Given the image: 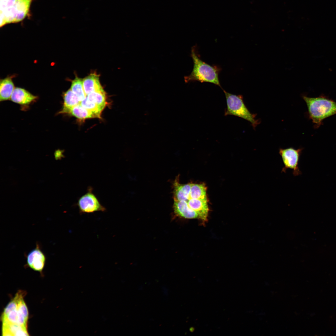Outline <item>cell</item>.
<instances>
[{
  "label": "cell",
  "instance_id": "6da1fadb",
  "mask_svg": "<svg viewBox=\"0 0 336 336\" xmlns=\"http://www.w3.org/2000/svg\"><path fill=\"white\" fill-rule=\"evenodd\" d=\"M190 55L193 62V68L189 75L184 76L185 82H209L221 87L219 78L221 68L217 65H211L202 60L199 57L195 46L192 47Z\"/></svg>",
  "mask_w": 336,
  "mask_h": 336
},
{
  "label": "cell",
  "instance_id": "7a4b0ae2",
  "mask_svg": "<svg viewBox=\"0 0 336 336\" xmlns=\"http://www.w3.org/2000/svg\"><path fill=\"white\" fill-rule=\"evenodd\" d=\"M307 106L309 118L317 128L325 119L336 114V102L324 96L310 97L303 96Z\"/></svg>",
  "mask_w": 336,
  "mask_h": 336
},
{
  "label": "cell",
  "instance_id": "3957f363",
  "mask_svg": "<svg viewBox=\"0 0 336 336\" xmlns=\"http://www.w3.org/2000/svg\"><path fill=\"white\" fill-rule=\"evenodd\" d=\"M32 0H4L1 14L7 24L19 22L29 12Z\"/></svg>",
  "mask_w": 336,
  "mask_h": 336
},
{
  "label": "cell",
  "instance_id": "277c9868",
  "mask_svg": "<svg viewBox=\"0 0 336 336\" xmlns=\"http://www.w3.org/2000/svg\"><path fill=\"white\" fill-rule=\"evenodd\" d=\"M226 96L227 108L225 115H233L242 118L249 122L255 128L259 123L255 119L256 114L251 113L245 105L241 95H236L223 90Z\"/></svg>",
  "mask_w": 336,
  "mask_h": 336
},
{
  "label": "cell",
  "instance_id": "5b68a950",
  "mask_svg": "<svg viewBox=\"0 0 336 336\" xmlns=\"http://www.w3.org/2000/svg\"><path fill=\"white\" fill-rule=\"evenodd\" d=\"M303 149L302 148L295 149L292 147L279 149V153L284 165L281 173H286L287 169H290L292 170V174L294 176L301 174L298 165Z\"/></svg>",
  "mask_w": 336,
  "mask_h": 336
},
{
  "label": "cell",
  "instance_id": "8992f818",
  "mask_svg": "<svg viewBox=\"0 0 336 336\" xmlns=\"http://www.w3.org/2000/svg\"><path fill=\"white\" fill-rule=\"evenodd\" d=\"M77 206L82 213H89L96 212H105L106 209L101 205L96 196L89 187L88 192L80 197L78 200Z\"/></svg>",
  "mask_w": 336,
  "mask_h": 336
},
{
  "label": "cell",
  "instance_id": "52a82bcc",
  "mask_svg": "<svg viewBox=\"0 0 336 336\" xmlns=\"http://www.w3.org/2000/svg\"><path fill=\"white\" fill-rule=\"evenodd\" d=\"M25 256L28 266L35 271L42 272L46 258L38 242H36L35 247L26 254Z\"/></svg>",
  "mask_w": 336,
  "mask_h": 336
},
{
  "label": "cell",
  "instance_id": "ba28073f",
  "mask_svg": "<svg viewBox=\"0 0 336 336\" xmlns=\"http://www.w3.org/2000/svg\"><path fill=\"white\" fill-rule=\"evenodd\" d=\"M37 98V96L33 95L25 89L16 87L14 89L10 99L13 102L25 105L29 104Z\"/></svg>",
  "mask_w": 336,
  "mask_h": 336
},
{
  "label": "cell",
  "instance_id": "9c48e42d",
  "mask_svg": "<svg viewBox=\"0 0 336 336\" xmlns=\"http://www.w3.org/2000/svg\"><path fill=\"white\" fill-rule=\"evenodd\" d=\"M185 202L190 208L197 212L198 218L203 221L206 220L208 212L207 201L189 198Z\"/></svg>",
  "mask_w": 336,
  "mask_h": 336
},
{
  "label": "cell",
  "instance_id": "30bf717a",
  "mask_svg": "<svg viewBox=\"0 0 336 336\" xmlns=\"http://www.w3.org/2000/svg\"><path fill=\"white\" fill-rule=\"evenodd\" d=\"M173 209L177 216L186 219L198 218L197 212L190 208L185 201H174Z\"/></svg>",
  "mask_w": 336,
  "mask_h": 336
},
{
  "label": "cell",
  "instance_id": "8fae6325",
  "mask_svg": "<svg viewBox=\"0 0 336 336\" xmlns=\"http://www.w3.org/2000/svg\"><path fill=\"white\" fill-rule=\"evenodd\" d=\"M82 83L86 96L92 92L103 89L100 83L99 75L95 72L83 79Z\"/></svg>",
  "mask_w": 336,
  "mask_h": 336
},
{
  "label": "cell",
  "instance_id": "7c38bea8",
  "mask_svg": "<svg viewBox=\"0 0 336 336\" xmlns=\"http://www.w3.org/2000/svg\"><path fill=\"white\" fill-rule=\"evenodd\" d=\"M15 75L8 76L1 79L0 81V100L1 101L10 99L15 88L12 78Z\"/></svg>",
  "mask_w": 336,
  "mask_h": 336
},
{
  "label": "cell",
  "instance_id": "4fadbf2b",
  "mask_svg": "<svg viewBox=\"0 0 336 336\" xmlns=\"http://www.w3.org/2000/svg\"><path fill=\"white\" fill-rule=\"evenodd\" d=\"M2 336L29 335L27 328L18 324L8 322L2 323Z\"/></svg>",
  "mask_w": 336,
  "mask_h": 336
},
{
  "label": "cell",
  "instance_id": "5bb4252c",
  "mask_svg": "<svg viewBox=\"0 0 336 336\" xmlns=\"http://www.w3.org/2000/svg\"><path fill=\"white\" fill-rule=\"evenodd\" d=\"M63 97V108L60 113L68 114L72 108L80 104V101L77 97L70 89L64 93Z\"/></svg>",
  "mask_w": 336,
  "mask_h": 336
},
{
  "label": "cell",
  "instance_id": "9a60e30c",
  "mask_svg": "<svg viewBox=\"0 0 336 336\" xmlns=\"http://www.w3.org/2000/svg\"><path fill=\"white\" fill-rule=\"evenodd\" d=\"M68 114L80 119L98 118L95 114L84 108L80 104L72 108Z\"/></svg>",
  "mask_w": 336,
  "mask_h": 336
},
{
  "label": "cell",
  "instance_id": "2e32d148",
  "mask_svg": "<svg viewBox=\"0 0 336 336\" xmlns=\"http://www.w3.org/2000/svg\"><path fill=\"white\" fill-rule=\"evenodd\" d=\"M206 189V187L204 184L191 183L190 191L188 198H190L207 201Z\"/></svg>",
  "mask_w": 336,
  "mask_h": 336
},
{
  "label": "cell",
  "instance_id": "e0dca14e",
  "mask_svg": "<svg viewBox=\"0 0 336 336\" xmlns=\"http://www.w3.org/2000/svg\"><path fill=\"white\" fill-rule=\"evenodd\" d=\"M90 101L95 103L103 109L106 105V96L103 89L92 92L86 96Z\"/></svg>",
  "mask_w": 336,
  "mask_h": 336
},
{
  "label": "cell",
  "instance_id": "ac0fdd59",
  "mask_svg": "<svg viewBox=\"0 0 336 336\" xmlns=\"http://www.w3.org/2000/svg\"><path fill=\"white\" fill-rule=\"evenodd\" d=\"M70 89L77 97L80 102L86 96L83 87L82 79L77 77L72 81Z\"/></svg>",
  "mask_w": 336,
  "mask_h": 336
},
{
  "label": "cell",
  "instance_id": "d6986e66",
  "mask_svg": "<svg viewBox=\"0 0 336 336\" xmlns=\"http://www.w3.org/2000/svg\"><path fill=\"white\" fill-rule=\"evenodd\" d=\"M80 104L84 108L95 114L99 118H101V113L103 109L95 103L90 101L86 96L80 102Z\"/></svg>",
  "mask_w": 336,
  "mask_h": 336
},
{
  "label": "cell",
  "instance_id": "ffe728a7",
  "mask_svg": "<svg viewBox=\"0 0 336 336\" xmlns=\"http://www.w3.org/2000/svg\"><path fill=\"white\" fill-rule=\"evenodd\" d=\"M23 298L22 297L19 300L17 309L23 315L26 320L28 321L29 317L28 311Z\"/></svg>",
  "mask_w": 336,
  "mask_h": 336
}]
</instances>
